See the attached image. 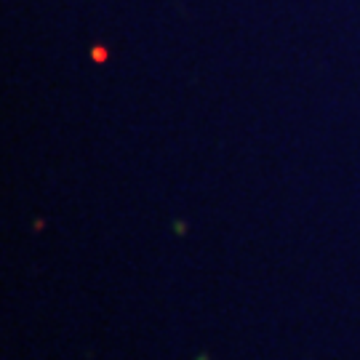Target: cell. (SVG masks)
Listing matches in <instances>:
<instances>
[{"label":"cell","instance_id":"6da1fadb","mask_svg":"<svg viewBox=\"0 0 360 360\" xmlns=\"http://www.w3.org/2000/svg\"><path fill=\"white\" fill-rule=\"evenodd\" d=\"M198 360H208V358H206V355H200V358H198Z\"/></svg>","mask_w":360,"mask_h":360}]
</instances>
